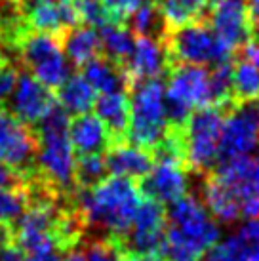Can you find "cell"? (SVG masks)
I'll use <instances>...</instances> for the list:
<instances>
[{
    "label": "cell",
    "instance_id": "9",
    "mask_svg": "<svg viewBox=\"0 0 259 261\" xmlns=\"http://www.w3.org/2000/svg\"><path fill=\"white\" fill-rule=\"evenodd\" d=\"M212 174L237 202L242 218H259V156L248 154L221 162L212 170Z\"/></svg>",
    "mask_w": 259,
    "mask_h": 261
},
{
    "label": "cell",
    "instance_id": "21",
    "mask_svg": "<svg viewBox=\"0 0 259 261\" xmlns=\"http://www.w3.org/2000/svg\"><path fill=\"white\" fill-rule=\"evenodd\" d=\"M56 92H58L59 105L69 115L74 116L90 113V111L94 109L95 99H97V92L80 73L71 74Z\"/></svg>",
    "mask_w": 259,
    "mask_h": 261
},
{
    "label": "cell",
    "instance_id": "17",
    "mask_svg": "<svg viewBox=\"0 0 259 261\" xmlns=\"http://www.w3.org/2000/svg\"><path fill=\"white\" fill-rule=\"evenodd\" d=\"M80 74L92 84L97 94H113V92L128 94L134 84V79L130 76L126 65L105 54L86 63L80 69Z\"/></svg>",
    "mask_w": 259,
    "mask_h": 261
},
{
    "label": "cell",
    "instance_id": "10",
    "mask_svg": "<svg viewBox=\"0 0 259 261\" xmlns=\"http://www.w3.org/2000/svg\"><path fill=\"white\" fill-rule=\"evenodd\" d=\"M122 254L147 255L162 254L166 246V208L164 204L145 198L137 208L134 221L120 242H116Z\"/></svg>",
    "mask_w": 259,
    "mask_h": 261
},
{
    "label": "cell",
    "instance_id": "13",
    "mask_svg": "<svg viewBox=\"0 0 259 261\" xmlns=\"http://www.w3.org/2000/svg\"><path fill=\"white\" fill-rule=\"evenodd\" d=\"M19 8L29 29L59 38L80 23L74 0H19Z\"/></svg>",
    "mask_w": 259,
    "mask_h": 261
},
{
    "label": "cell",
    "instance_id": "20",
    "mask_svg": "<svg viewBox=\"0 0 259 261\" xmlns=\"http://www.w3.org/2000/svg\"><path fill=\"white\" fill-rule=\"evenodd\" d=\"M59 40H61L69 63L79 69H82L86 63L103 54L99 31L84 23H79L69 31H65Z\"/></svg>",
    "mask_w": 259,
    "mask_h": 261
},
{
    "label": "cell",
    "instance_id": "31",
    "mask_svg": "<svg viewBox=\"0 0 259 261\" xmlns=\"http://www.w3.org/2000/svg\"><path fill=\"white\" fill-rule=\"evenodd\" d=\"M25 210V193L0 191V221H15Z\"/></svg>",
    "mask_w": 259,
    "mask_h": 261
},
{
    "label": "cell",
    "instance_id": "23",
    "mask_svg": "<svg viewBox=\"0 0 259 261\" xmlns=\"http://www.w3.org/2000/svg\"><path fill=\"white\" fill-rule=\"evenodd\" d=\"M152 2L157 4L170 29L204 19L210 4V0H152Z\"/></svg>",
    "mask_w": 259,
    "mask_h": 261
},
{
    "label": "cell",
    "instance_id": "35",
    "mask_svg": "<svg viewBox=\"0 0 259 261\" xmlns=\"http://www.w3.org/2000/svg\"><path fill=\"white\" fill-rule=\"evenodd\" d=\"M248 12L252 23V38L259 40V0H248Z\"/></svg>",
    "mask_w": 259,
    "mask_h": 261
},
{
    "label": "cell",
    "instance_id": "12",
    "mask_svg": "<svg viewBox=\"0 0 259 261\" xmlns=\"http://www.w3.org/2000/svg\"><path fill=\"white\" fill-rule=\"evenodd\" d=\"M137 187L145 198L157 200L160 204H172L189 193V170L177 160L159 159L154 160L151 172L141 177Z\"/></svg>",
    "mask_w": 259,
    "mask_h": 261
},
{
    "label": "cell",
    "instance_id": "27",
    "mask_svg": "<svg viewBox=\"0 0 259 261\" xmlns=\"http://www.w3.org/2000/svg\"><path fill=\"white\" fill-rule=\"evenodd\" d=\"M229 237L235 240L244 261H259V218L248 219Z\"/></svg>",
    "mask_w": 259,
    "mask_h": 261
},
{
    "label": "cell",
    "instance_id": "14",
    "mask_svg": "<svg viewBox=\"0 0 259 261\" xmlns=\"http://www.w3.org/2000/svg\"><path fill=\"white\" fill-rule=\"evenodd\" d=\"M6 105V109L14 113L19 120H23L29 126H36L56 105V97L50 88L38 82L29 71L21 69L19 76H17V84L14 88V94L8 99Z\"/></svg>",
    "mask_w": 259,
    "mask_h": 261
},
{
    "label": "cell",
    "instance_id": "18",
    "mask_svg": "<svg viewBox=\"0 0 259 261\" xmlns=\"http://www.w3.org/2000/svg\"><path fill=\"white\" fill-rule=\"evenodd\" d=\"M69 139L74 152L79 154H103L111 147L105 124L101 122L97 115H76L69 120Z\"/></svg>",
    "mask_w": 259,
    "mask_h": 261
},
{
    "label": "cell",
    "instance_id": "15",
    "mask_svg": "<svg viewBox=\"0 0 259 261\" xmlns=\"http://www.w3.org/2000/svg\"><path fill=\"white\" fill-rule=\"evenodd\" d=\"M126 69H128L130 76L134 79V82L164 76L170 69L164 42L145 37H136L134 50L126 61Z\"/></svg>",
    "mask_w": 259,
    "mask_h": 261
},
{
    "label": "cell",
    "instance_id": "5",
    "mask_svg": "<svg viewBox=\"0 0 259 261\" xmlns=\"http://www.w3.org/2000/svg\"><path fill=\"white\" fill-rule=\"evenodd\" d=\"M164 48L170 67H216L232 59V51L217 38V35L204 19L170 29L164 38Z\"/></svg>",
    "mask_w": 259,
    "mask_h": 261
},
{
    "label": "cell",
    "instance_id": "33",
    "mask_svg": "<svg viewBox=\"0 0 259 261\" xmlns=\"http://www.w3.org/2000/svg\"><path fill=\"white\" fill-rule=\"evenodd\" d=\"M27 185V179L14 168L0 164V191H19L23 193Z\"/></svg>",
    "mask_w": 259,
    "mask_h": 261
},
{
    "label": "cell",
    "instance_id": "4",
    "mask_svg": "<svg viewBox=\"0 0 259 261\" xmlns=\"http://www.w3.org/2000/svg\"><path fill=\"white\" fill-rule=\"evenodd\" d=\"M230 107H204L191 113L183 124V152L189 174L206 175L217 164L223 118Z\"/></svg>",
    "mask_w": 259,
    "mask_h": 261
},
{
    "label": "cell",
    "instance_id": "3",
    "mask_svg": "<svg viewBox=\"0 0 259 261\" xmlns=\"http://www.w3.org/2000/svg\"><path fill=\"white\" fill-rule=\"evenodd\" d=\"M130 92V128L126 141L152 152L168 132L164 82L162 79L136 80Z\"/></svg>",
    "mask_w": 259,
    "mask_h": 261
},
{
    "label": "cell",
    "instance_id": "29",
    "mask_svg": "<svg viewBox=\"0 0 259 261\" xmlns=\"http://www.w3.org/2000/svg\"><path fill=\"white\" fill-rule=\"evenodd\" d=\"M109 23L126 25L130 15L141 6V0H101Z\"/></svg>",
    "mask_w": 259,
    "mask_h": 261
},
{
    "label": "cell",
    "instance_id": "32",
    "mask_svg": "<svg viewBox=\"0 0 259 261\" xmlns=\"http://www.w3.org/2000/svg\"><path fill=\"white\" fill-rule=\"evenodd\" d=\"M200 261H244V257L238 252L235 240L227 237L223 242L217 240L214 246H210L204 254H202Z\"/></svg>",
    "mask_w": 259,
    "mask_h": 261
},
{
    "label": "cell",
    "instance_id": "2",
    "mask_svg": "<svg viewBox=\"0 0 259 261\" xmlns=\"http://www.w3.org/2000/svg\"><path fill=\"white\" fill-rule=\"evenodd\" d=\"M36 166L38 174L61 195H72L74 187V149L69 139V113L54 105L50 113L36 124Z\"/></svg>",
    "mask_w": 259,
    "mask_h": 261
},
{
    "label": "cell",
    "instance_id": "7",
    "mask_svg": "<svg viewBox=\"0 0 259 261\" xmlns=\"http://www.w3.org/2000/svg\"><path fill=\"white\" fill-rule=\"evenodd\" d=\"M38 139L33 126L19 120L6 107H0V164L14 168L29 181L38 175Z\"/></svg>",
    "mask_w": 259,
    "mask_h": 261
},
{
    "label": "cell",
    "instance_id": "30",
    "mask_svg": "<svg viewBox=\"0 0 259 261\" xmlns=\"http://www.w3.org/2000/svg\"><path fill=\"white\" fill-rule=\"evenodd\" d=\"M21 67L10 59H0V107H6L8 99L14 94Z\"/></svg>",
    "mask_w": 259,
    "mask_h": 261
},
{
    "label": "cell",
    "instance_id": "1",
    "mask_svg": "<svg viewBox=\"0 0 259 261\" xmlns=\"http://www.w3.org/2000/svg\"><path fill=\"white\" fill-rule=\"evenodd\" d=\"M74 202L86 223L84 242H120L130 231V225L141 204V193L134 179L122 175H109L92 189H76Z\"/></svg>",
    "mask_w": 259,
    "mask_h": 261
},
{
    "label": "cell",
    "instance_id": "25",
    "mask_svg": "<svg viewBox=\"0 0 259 261\" xmlns=\"http://www.w3.org/2000/svg\"><path fill=\"white\" fill-rule=\"evenodd\" d=\"M232 97L237 103L259 97V69L240 56L232 61Z\"/></svg>",
    "mask_w": 259,
    "mask_h": 261
},
{
    "label": "cell",
    "instance_id": "34",
    "mask_svg": "<svg viewBox=\"0 0 259 261\" xmlns=\"http://www.w3.org/2000/svg\"><path fill=\"white\" fill-rule=\"evenodd\" d=\"M63 252L58 248H44L31 254H25V261H61Z\"/></svg>",
    "mask_w": 259,
    "mask_h": 261
},
{
    "label": "cell",
    "instance_id": "19",
    "mask_svg": "<svg viewBox=\"0 0 259 261\" xmlns=\"http://www.w3.org/2000/svg\"><path fill=\"white\" fill-rule=\"evenodd\" d=\"M95 115L105 124L111 145L122 143L128 138L130 128V97L126 92H113V94H101L94 103Z\"/></svg>",
    "mask_w": 259,
    "mask_h": 261
},
{
    "label": "cell",
    "instance_id": "37",
    "mask_svg": "<svg viewBox=\"0 0 259 261\" xmlns=\"http://www.w3.org/2000/svg\"><path fill=\"white\" fill-rule=\"evenodd\" d=\"M61 261H88V257L84 255V252H79V250H71L61 257Z\"/></svg>",
    "mask_w": 259,
    "mask_h": 261
},
{
    "label": "cell",
    "instance_id": "6",
    "mask_svg": "<svg viewBox=\"0 0 259 261\" xmlns=\"http://www.w3.org/2000/svg\"><path fill=\"white\" fill-rule=\"evenodd\" d=\"M15 51L21 69L29 71L50 90H58L71 76V63L65 56L59 37L29 29L17 40Z\"/></svg>",
    "mask_w": 259,
    "mask_h": 261
},
{
    "label": "cell",
    "instance_id": "16",
    "mask_svg": "<svg viewBox=\"0 0 259 261\" xmlns=\"http://www.w3.org/2000/svg\"><path fill=\"white\" fill-rule=\"evenodd\" d=\"M109 175H122L130 179H141L154 166V156L143 147L132 145L128 141L115 143L103 152Z\"/></svg>",
    "mask_w": 259,
    "mask_h": 261
},
{
    "label": "cell",
    "instance_id": "22",
    "mask_svg": "<svg viewBox=\"0 0 259 261\" xmlns=\"http://www.w3.org/2000/svg\"><path fill=\"white\" fill-rule=\"evenodd\" d=\"M126 27L134 33V37L152 38V40H160V42H164L166 35L170 31L168 23L154 2H145L137 8L126 21Z\"/></svg>",
    "mask_w": 259,
    "mask_h": 261
},
{
    "label": "cell",
    "instance_id": "36",
    "mask_svg": "<svg viewBox=\"0 0 259 261\" xmlns=\"http://www.w3.org/2000/svg\"><path fill=\"white\" fill-rule=\"evenodd\" d=\"M122 261H166V257L162 254H147V255L122 254Z\"/></svg>",
    "mask_w": 259,
    "mask_h": 261
},
{
    "label": "cell",
    "instance_id": "24",
    "mask_svg": "<svg viewBox=\"0 0 259 261\" xmlns=\"http://www.w3.org/2000/svg\"><path fill=\"white\" fill-rule=\"evenodd\" d=\"M99 37L101 46H103V54L126 65L130 54L134 50V42H136L134 33L126 25L107 23L105 27L99 29Z\"/></svg>",
    "mask_w": 259,
    "mask_h": 261
},
{
    "label": "cell",
    "instance_id": "26",
    "mask_svg": "<svg viewBox=\"0 0 259 261\" xmlns=\"http://www.w3.org/2000/svg\"><path fill=\"white\" fill-rule=\"evenodd\" d=\"M109 175L103 154H80L74 162V187L92 189Z\"/></svg>",
    "mask_w": 259,
    "mask_h": 261
},
{
    "label": "cell",
    "instance_id": "11",
    "mask_svg": "<svg viewBox=\"0 0 259 261\" xmlns=\"http://www.w3.org/2000/svg\"><path fill=\"white\" fill-rule=\"evenodd\" d=\"M204 21L232 54L252 40L248 0H210Z\"/></svg>",
    "mask_w": 259,
    "mask_h": 261
},
{
    "label": "cell",
    "instance_id": "28",
    "mask_svg": "<svg viewBox=\"0 0 259 261\" xmlns=\"http://www.w3.org/2000/svg\"><path fill=\"white\" fill-rule=\"evenodd\" d=\"M82 246L88 261H122V252L113 240H88Z\"/></svg>",
    "mask_w": 259,
    "mask_h": 261
},
{
    "label": "cell",
    "instance_id": "8",
    "mask_svg": "<svg viewBox=\"0 0 259 261\" xmlns=\"http://www.w3.org/2000/svg\"><path fill=\"white\" fill-rule=\"evenodd\" d=\"M259 147V97L235 103L223 118L217 164L252 154ZM216 164V166H217Z\"/></svg>",
    "mask_w": 259,
    "mask_h": 261
}]
</instances>
